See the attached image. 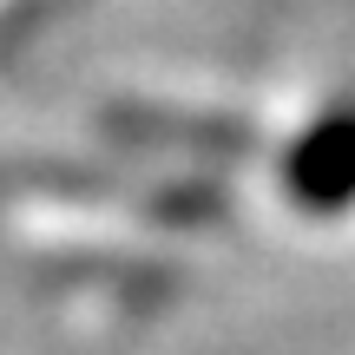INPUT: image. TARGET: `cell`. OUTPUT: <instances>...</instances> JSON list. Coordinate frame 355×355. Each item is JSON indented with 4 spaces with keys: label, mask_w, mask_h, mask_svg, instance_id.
I'll use <instances>...</instances> for the list:
<instances>
[{
    "label": "cell",
    "mask_w": 355,
    "mask_h": 355,
    "mask_svg": "<svg viewBox=\"0 0 355 355\" xmlns=\"http://www.w3.org/2000/svg\"><path fill=\"white\" fill-rule=\"evenodd\" d=\"M283 184H290V198L303 211H343V204H355V105L322 112L290 145Z\"/></svg>",
    "instance_id": "cell-1"
}]
</instances>
